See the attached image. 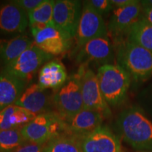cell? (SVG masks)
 <instances>
[{"mask_svg":"<svg viewBox=\"0 0 152 152\" xmlns=\"http://www.w3.org/2000/svg\"><path fill=\"white\" fill-rule=\"evenodd\" d=\"M116 127L123 140L132 149L152 151V121L140 106H131L121 112Z\"/></svg>","mask_w":152,"mask_h":152,"instance_id":"1","label":"cell"},{"mask_svg":"<svg viewBox=\"0 0 152 152\" xmlns=\"http://www.w3.org/2000/svg\"><path fill=\"white\" fill-rule=\"evenodd\" d=\"M117 64L135 83H143L152 77V52L125 38L113 41Z\"/></svg>","mask_w":152,"mask_h":152,"instance_id":"2","label":"cell"},{"mask_svg":"<svg viewBox=\"0 0 152 152\" xmlns=\"http://www.w3.org/2000/svg\"><path fill=\"white\" fill-rule=\"evenodd\" d=\"M97 79L108 105L120 106L125 102L130 87V75L118 64H106L98 68Z\"/></svg>","mask_w":152,"mask_h":152,"instance_id":"3","label":"cell"},{"mask_svg":"<svg viewBox=\"0 0 152 152\" xmlns=\"http://www.w3.org/2000/svg\"><path fill=\"white\" fill-rule=\"evenodd\" d=\"M67 132L65 122L57 113L47 112L36 115L20 129L23 137L27 142L45 145L53 139Z\"/></svg>","mask_w":152,"mask_h":152,"instance_id":"4","label":"cell"},{"mask_svg":"<svg viewBox=\"0 0 152 152\" xmlns=\"http://www.w3.org/2000/svg\"><path fill=\"white\" fill-rule=\"evenodd\" d=\"M57 113L63 120L70 118L83 109L81 74L79 71L68 78L53 99Z\"/></svg>","mask_w":152,"mask_h":152,"instance_id":"5","label":"cell"},{"mask_svg":"<svg viewBox=\"0 0 152 152\" xmlns=\"http://www.w3.org/2000/svg\"><path fill=\"white\" fill-rule=\"evenodd\" d=\"M52 58V56L44 52L33 42L2 71L26 83L31 80L38 69Z\"/></svg>","mask_w":152,"mask_h":152,"instance_id":"6","label":"cell"},{"mask_svg":"<svg viewBox=\"0 0 152 152\" xmlns=\"http://www.w3.org/2000/svg\"><path fill=\"white\" fill-rule=\"evenodd\" d=\"M78 71L81 74L83 109L99 111L105 118L109 117L111 109L101 92L96 74L86 66H80Z\"/></svg>","mask_w":152,"mask_h":152,"instance_id":"7","label":"cell"},{"mask_svg":"<svg viewBox=\"0 0 152 152\" xmlns=\"http://www.w3.org/2000/svg\"><path fill=\"white\" fill-rule=\"evenodd\" d=\"M106 35H108L107 26L103 17L88 1H85L75 35L77 46L80 48L87 42Z\"/></svg>","mask_w":152,"mask_h":152,"instance_id":"8","label":"cell"},{"mask_svg":"<svg viewBox=\"0 0 152 152\" xmlns=\"http://www.w3.org/2000/svg\"><path fill=\"white\" fill-rule=\"evenodd\" d=\"M82 10V3L80 1H55L53 14V22L55 28L71 39L75 37Z\"/></svg>","mask_w":152,"mask_h":152,"instance_id":"9","label":"cell"},{"mask_svg":"<svg viewBox=\"0 0 152 152\" xmlns=\"http://www.w3.org/2000/svg\"><path fill=\"white\" fill-rule=\"evenodd\" d=\"M115 57V49L109 36L97 37L87 42L80 48L76 61L81 66H87L89 63L111 64Z\"/></svg>","mask_w":152,"mask_h":152,"instance_id":"10","label":"cell"},{"mask_svg":"<svg viewBox=\"0 0 152 152\" xmlns=\"http://www.w3.org/2000/svg\"><path fill=\"white\" fill-rule=\"evenodd\" d=\"M77 138L82 152H123L120 140L106 126Z\"/></svg>","mask_w":152,"mask_h":152,"instance_id":"11","label":"cell"},{"mask_svg":"<svg viewBox=\"0 0 152 152\" xmlns=\"http://www.w3.org/2000/svg\"><path fill=\"white\" fill-rule=\"evenodd\" d=\"M142 7L140 1L124 7L114 8L109 23L108 33L113 38V41L124 38L131 27L142 17Z\"/></svg>","mask_w":152,"mask_h":152,"instance_id":"12","label":"cell"},{"mask_svg":"<svg viewBox=\"0 0 152 152\" xmlns=\"http://www.w3.org/2000/svg\"><path fill=\"white\" fill-rule=\"evenodd\" d=\"M30 30L35 45L47 54L59 55L69 48L71 39L55 26Z\"/></svg>","mask_w":152,"mask_h":152,"instance_id":"13","label":"cell"},{"mask_svg":"<svg viewBox=\"0 0 152 152\" xmlns=\"http://www.w3.org/2000/svg\"><path fill=\"white\" fill-rule=\"evenodd\" d=\"M28 26H29L28 13L14 1L0 6V32L1 33H21Z\"/></svg>","mask_w":152,"mask_h":152,"instance_id":"14","label":"cell"},{"mask_svg":"<svg viewBox=\"0 0 152 152\" xmlns=\"http://www.w3.org/2000/svg\"><path fill=\"white\" fill-rule=\"evenodd\" d=\"M104 118L99 111L83 109L73 116L64 121L67 132L72 133L75 137H80L102 126Z\"/></svg>","mask_w":152,"mask_h":152,"instance_id":"15","label":"cell"},{"mask_svg":"<svg viewBox=\"0 0 152 152\" xmlns=\"http://www.w3.org/2000/svg\"><path fill=\"white\" fill-rule=\"evenodd\" d=\"M14 104L37 115L47 113L51 105L50 96L38 83L33 84L25 89Z\"/></svg>","mask_w":152,"mask_h":152,"instance_id":"16","label":"cell"},{"mask_svg":"<svg viewBox=\"0 0 152 152\" xmlns=\"http://www.w3.org/2000/svg\"><path fill=\"white\" fill-rule=\"evenodd\" d=\"M68 80L64 64L59 61H50L42 66L38 75V84L45 90H58Z\"/></svg>","mask_w":152,"mask_h":152,"instance_id":"17","label":"cell"},{"mask_svg":"<svg viewBox=\"0 0 152 152\" xmlns=\"http://www.w3.org/2000/svg\"><path fill=\"white\" fill-rule=\"evenodd\" d=\"M26 83L4 71L0 73V111L16 103L25 90Z\"/></svg>","mask_w":152,"mask_h":152,"instance_id":"18","label":"cell"},{"mask_svg":"<svg viewBox=\"0 0 152 152\" xmlns=\"http://www.w3.org/2000/svg\"><path fill=\"white\" fill-rule=\"evenodd\" d=\"M34 42L27 36L18 35L9 39H0V67L3 68L14 61Z\"/></svg>","mask_w":152,"mask_h":152,"instance_id":"19","label":"cell"},{"mask_svg":"<svg viewBox=\"0 0 152 152\" xmlns=\"http://www.w3.org/2000/svg\"><path fill=\"white\" fill-rule=\"evenodd\" d=\"M35 117L28 110L12 104L0 111V130L21 129Z\"/></svg>","mask_w":152,"mask_h":152,"instance_id":"20","label":"cell"},{"mask_svg":"<svg viewBox=\"0 0 152 152\" xmlns=\"http://www.w3.org/2000/svg\"><path fill=\"white\" fill-rule=\"evenodd\" d=\"M125 38L152 52V24L142 16L131 27Z\"/></svg>","mask_w":152,"mask_h":152,"instance_id":"21","label":"cell"},{"mask_svg":"<svg viewBox=\"0 0 152 152\" xmlns=\"http://www.w3.org/2000/svg\"><path fill=\"white\" fill-rule=\"evenodd\" d=\"M54 1V0H43L37 8L28 13L30 30L54 26L53 22Z\"/></svg>","mask_w":152,"mask_h":152,"instance_id":"22","label":"cell"},{"mask_svg":"<svg viewBox=\"0 0 152 152\" xmlns=\"http://www.w3.org/2000/svg\"><path fill=\"white\" fill-rule=\"evenodd\" d=\"M45 152H82V151L77 137L62 134L45 144Z\"/></svg>","mask_w":152,"mask_h":152,"instance_id":"23","label":"cell"},{"mask_svg":"<svg viewBox=\"0 0 152 152\" xmlns=\"http://www.w3.org/2000/svg\"><path fill=\"white\" fill-rule=\"evenodd\" d=\"M26 142L20 129L0 130V152H13Z\"/></svg>","mask_w":152,"mask_h":152,"instance_id":"24","label":"cell"},{"mask_svg":"<svg viewBox=\"0 0 152 152\" xmlns=\"http://www.w3.org/2000/svg\"><path fill=\"white\" fill-rule=\"evenodd\" d=\"M140 107L152 117V83L148 85L139 94Z\"/></svg>","mask_w":152,"mask_h":152,"instance_id":"25","label":"cell"},{"mask_svg":"<svg viewBox=\"0 0 152 152\" xmlns=\"http://www.w3.org/2000/svg\"><path fill=\"white\" fill-rule=\"evenodd\" d=\"M87 1L101 16L109 14L114 9L111 0H90Z\"/></svg>","mask_w":152,"mask_h":152,"instance_id":"26","label":"cell"},{"mask_svg":"<svg viewBox=\"0 0 152 152\" xmlns=\"http://www.w3.org/2000/svg\"><path fill=\"white\" fill-rule=\"evenodd\" d=\"M45 145L26 141L13 152H45Z\"/></svg>","mask_w":152,"mask_h":152,"instance_id":"27","label":"cell"},{"mask_svg":"<svg viewBox=\"0 0 152 152\" xmlns=\"http://www.w3.org/2000/svg\"><path fill=\"white\" fill-rule=\"evenodd\" d=\"M14 1L28 14L37 8L43 0H16Z\"/></svg>","mask_w":152,"mask_h":152,"instance_id":"28","label":"cell"},{"mask_svg":"<svg viewBox=\"0 0 152 152\" xmlns=\"http://www.w3.org/2000/svg\"><path fill=\"white\" fill-rule=\"evenodd\" d=\"M141 2V1H140ZM142 7V16L152 24V5L144 4L141 3Z\"/></svg>","mask_w":152,"mask_h":152,"instance_id":"29","label":"cell"},{"mask_svg":"<svg viewBox=\"0 0 152 152\" xmlns=\"http://www.w3.org/2000/svg\"><path fill=\"white\" fill-rule=\"evenodd\" d=\"M136 0H111L114 8H119V7H124L132 4L134 3Z\"/></svg>","mask_w":152,"mask_h":152,"instance_id":"30","label":"cell"},{"mask_svg":"<svg viewBox=\"0 0 152 152\" xmlns=\"http://www.w3.org/2000/svg\"><path fill=\"white\" fill-rule=\"evenodd\" d=\"M141 3L144 4L152 5V0H144V1H141Z\"/></svg>","mask_w":152,"mask_h":152,"instance_id":"31","label":"cell"},{"mask_svg":"<svg viewBox=\"0 0 152 152\" xmlns=\"http://www.w3.org/2000/svg\"><path fill=\"white\" fill-rule=\"evenodd\" d=\"M139 152H152V151H139Z\"/></svg>","mask_w":152,"mask_h":152,"instance_id":"32","label":"cell"}]
</instances>
